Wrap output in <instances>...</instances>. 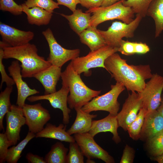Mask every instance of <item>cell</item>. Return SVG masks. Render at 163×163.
I'll list each match as a JSON object with an SVG mask.
<instances>
[{
    "label": "cell",
    "mask_w": 163,
    "mask_h": 163,
    "mask_svg": "<svg viewBox=\"0 0 163 163\" xmlns=\"http://www.w3.org/2000/svg\"><path fill=\"white\" fill-rule=\"evenodd\" d=\"M105 69L116 82L122 84L128 91L139 93L144 88L145 80L153 74L149 65H129L117 53L109 56L104 62Z\"/></svg>",
    "instance_id": "6da1fadb"
},
{
    "label": "cell",
    "mask_w": 163,
    "mask_h": 163,
    "mask_svg": "<svg viewBox=\"0 0 163 163\" xmlns=\"http://www.w3.org/2000/svg\"><path fill=\"white\" fill-rule=\"evenodd\" d=\"M0 34L2 41L8 46H16L29 43L34 36L30 31L21 30L9 25L0 23Z\"/></svg>",
    "instance_id": "2e32d148"
},
{
    "label": "cell",
    "mask_w": 163,
    "mask_h": 163,
    "mask_svg": "<svg viewBox=\"0 0 163 163\" xmlns=\"http://www.w3.org/2000/svg\"><path fill=\"white\" fill-rule=\"evenodd\" d=\"M61 88L54 93L43 95H32L27 99L30 102H34L41 100L48 101L54 108L60 109L62 112L63 123L68 124L70 121L69 114L71 110L67 107V98L69 92V88L62 85Z\"/></svg>",
    "instance_id": "4fadbf2b"
},
{
    "label": "cell",
    "mask_w": 163,
    "mask_h": 163,
    "mask_svg": "<svg viewBox=\"0 0 163 163\" xmlns=\"http://www.w3.org/2000/svg\"><path fill=\"white\" fill-rule=\"evenodd\" d=\"M110 88L111 90L107 93L93 98L81 109L89 113L93 111L102 110L117 115L120 106L117 98L125 88L122 84L117 82L114 85H111Z\"/></svg>",
    "instance_id": "8992f818"
},
{
    "label": "cell",
    "mask_w": 163,
    "mask_h": 163,
    "mask_svg": "<svg viewBox=\"0 0 163 163\" xmlns=\"http://www.w3.org/2000/svg\"><path fill=\"white\" fill-rule=\"evenodd\" d=\"M145 114V111L142 107L139 110L136 119L127 128L129 136L134 140L138 139L140 136Z\"/></svg>",
    "instance_id": "f546056e"
},
{
    "label": "cell",
    "mask_w": 163,
    "mask_h": 163,
    "mask_svg": "<svg viewBox=\"0 0 163 163\" xmlns=\"http://www.w3.org/2000/svg\"><path fill=\"white\" fill-rule=\"evenodd\" d=\"M22 110L29 131L35 134L41 131L51 118L49 111L40 103L25 104Z\"/></svg>",
    "instance_id": "8fae6325"
},
{
    "label": "cell",
    "mask_w": 163,
    "mask_h": 163,
    "mask_svg": "<svg viewBox=\"0 0 163 163\" xmlns=\"http://www.w3.org/2000/svg\"><path fill=\"white\" fill-rule=\"evenodd\" d=\"M148 147L154 156H157L163 153V131L149 139Z\"/></svg>",
    "instance_id": "1f68e13d"
},
{
    "label": "cell",
    "mask_w": 163,
    "mask_h": 163,
    "mask_svg": "<svg viewBox=\"0 0 163 163\" xmlns=\"http://www.w3.org/2000/svg\"><path fill=\"white\" fill-rule=\"evenodd\" d=\"M3 59V50L2 48L0 47V72L1 75V81L0 85L1 89L4 82L6 84L7 86H13L15 84L13 78L7 75L5 70V67L2 62Z\"/></svg>",
    "instance_id": "d590c367"
},
{
    "label": "cell",
    "mask_w": 163,
    "mask_h": 163,
    "mask_svg": "<svg viewBox=\"0 0 163 163\" xmlns=\"http://www.w3.org/2000/svg\"><path fill=\"white\" fill-rule=\"evenodd\" d=\"M59 5H63L74 11L76 9L77 5L80 4L79 0H56Z\"/></svg>",
    "instance_id": "ab89813d"
},
{
    "label": "cell",
    "mask_w": 163,
    "mask_h": 163,
    "mask_svg": "<svg viewBox=\"0 0 163 163\" xmlns=\"http://www.w3.org/2000/svg\"><path fill=\"white\" fill-rule=\"evenodd\" d=\"M13 90V86H7L0 93V130H4L3 121L4 117L11 109V105L10 96Z\"/></svg>",
    "instance_id": "f1b7e54d"
},
{
    "label": "cell",
    "mask_w": 163,
    "mask_h": 163,
    "mask_svg": "<svg viewBox=\"0 0 163 163\" xmlns=\"http://www.w3.org/2000/svg\"><path fill=\"white\" fill-rule=\"evenodd\" d=\"M149 46L145 43L131 42L122 40L118 52L126 56L135 54H145L150 51Z\"/></svg>",
    "instance_id": "484cf974"
},
{
    "label": "cell",
    "mask_w": 163,
    "mask_h": 163,
    "mask_svg": "<svg viewBox=\"0 0 163 163\" xmlns=\"http://www.w3.org/2000/svg\"><path fill=\"white\" fill-rule=\"evenodd\" d=\"M9 75L11 76L16 84L17 89L16 105L22 108L25 104L26 99L29 97L38 94L39 91L31 89L22 79L21 69L18 60L13 61L8 68Z\"/></svg>",
    "instance_id": "9a60e30c"
},
{
    "label": "cell",
    "mask_w": 163,
    "mask_h": 163,
    "mask_svg": "<svg viewBox=\"0 0 163 163\" xmlns=\"http://www.w3.org/2000/svg\"><path fill=\"white\" fill-rule=\"evenodd\" d=\"M76 112L75 119L67 132L70 135L76 133H88L92 126V119L96 114H91L83 110L81 108L75 109Z\"/></svg>",
    "instance_id": "7402d4cb"
},
{
    "label": "cell",
    "mask_w": 163,
    "mask_h": 163,
    "mask_svg": "<svg viewBox=\"0 0 163 163\" xmlns=\"http://www.w3.org/2000/svg\"><path fill=\"white\" fill-rule=\"evenodd\" d=\"M68 148L61 142L53 145L44 158L46 163H66Z\"/></svg>",
    "instance_id": "4316f807"
},
{
    "label": "cell",
    "mask_w": 163,
    "mask_h": 163,
    "mask_svg": "<svg viewBox=\"0 0 163 163\" xmlns=\"http://www.w3.org/2000/svg\"><path fill=\"white\" fill-rule=\"evenodd\" d=\"M142 107V101L138 93L131 91L125 100L121 110L116 115L119 126L127 131L128 126L135 120Z\"/></svg>",
    "instance_id": "7c38bea8"
},
{
    "label": "cell",
    "mask_w": 163,
    "mask_h": 163,
    "mask_svg": "<svg viewBox=\"0 0 163 163\" xmlns=\"http://www.w3.org/2000/svg\"><path fill=\"white\" fill-rule=\"evenodd\" d=\"M118 48L106 45L101 48L91 51L86 56L78 57L69 63L78 74L84 73L85 76L91 74L89 70L93 68L102 67L105 69L104 62L109 56L118 52Z\"/></svg>",
    "instance_id": "5b68a950"
},
{
    "label": "cell",
    "mask_w": 163,
    "mask_h": 163,
    "mask_svg": "<svg viewBox=\"0 0 163 163\" xmlns=\"http://www.w3.org/2000/svg\"><path fill=\"white\" fill-rule=\"evenodd\" d=\"M104 0H79L83 7L90 9L101 6Z\"/></svg>",
    "instance_id": "f35d334b"
},
{
    "label": "cell",
    "mask_w": 163,
    "mask_h": 163,
    "mask_svg": "<svg viewBox=\"0 0 163 163\" xmlns=\"http://www.w3.org/2000/svg\"><path fill=\"white\" fill-rule=\"evenodd\" d=\"M142 18L139 14H136L135 18L130 23L115 21L112 22L106 30L97 29L98 31L103 37L107 45L119 48L123 38H132L134 37V32Z\"/></svg>",
    "instance_id": "52a82bcc"
},
{
    "label": "cell",
    "mask_w": 163,
    "mask_h": 163,
    "mask_svg": "<svg viewBox=\"0 0 163 163\" xmlns=\"http://www.w3.org/2000/svg\"><path fill=\"white\" fill-rule=\"evenodd\" d=\"M121 0H104L101 5L102 7H106L113 5Z\"/></svg>",
    "instance_id": "b9f144b4"
},
{
    "label": "cell",
    "mask_w": 163,
    "mask_h": 163,
    "mask_svg": "<svg viewBox=\"0 0 163 163\" xmlns=\"http://www.w3.org/2000/svg\"><path fill=\"white\" fill-rule=\"evenodd\" d=\"M146 16L153 19L155 27V37H157L163 31V0H153L148 7Z\"/></svg>",
    "instance_id": "d4e9b609"
},
{
    "label": "cell",
    "mask_w": 163,
    "mask_h": 163,
    "mask_svg": "<svg viewBox=\"0 0 163 163\" xmlns=\"http://www.w3.org/2000/svg\"><path fill=\"white\" fill-rule=\"evenodd\" d=\"M135 152L133 149L126 145L125 146L120 163H132L133 162Z\"/></svg>",
    "instance_id": "74e56055"
},
{
    "label": "cell",
    "mask_w": 163,
    "mask_h": 163,
    "mask_svg": "<svg viewBox=\"0 0 163 163\" xmlns=\"http://www.w3.org/2000/svg\"><path fill=\"white\" fill-rule=\"evenodd\" d=\"M24 3L28 8L39 7L52 13L59 8L58 3L53 0H27Z\"/></svg>",
    "instance_id": "836d02e7"
},
{
    "label": "cell",
    "mask_w": 163,
    "mask_h": 163,
    "mask_svg": "<svg viewBox=\"0 0 163 163\" xmlns=\"http://www.w3.org/2000/svg\"><path fill=\"white\" fill-rule=\"evenodd\" d=\"M66 125L64 123H60L58 126L46 123L45 128L36 134L35 137L52 139L69 143L75 142L74 137L66 131Z\"/></svg>",
    "instance_id": "ffe728a7"
},
{
    "label": "cell",
    "mask_w": 163,
    "mask_h": 163,
    "mask_svg": "<svg viewBox=\"0 0 163 163\" xmlns=\"http://www.w3.org/2000/svg\"><path fill=\"white\" fill-rule=\"evenodd\" d=\"M78 36L81 43L87 46L91 51L107 45L96 27L90 26Z\"/></svg>",
    "instance_id": "cb8c5ba5"
},
{
    "label": "cell",
    "mask_w": 163,
    "mask_h": 163,
    "mask_svg": "<svg viewBox=\"0 0 163 163\" xmlns=\"http://www.w3.org/2000/svg\"><path fill=\"white\" fill-rule=\"evenodd\" d=\"M26 158L28 163H46L43 157L31 152H28L27 154Z\"/></svg>",
    "instance_id": "60d3db41"
},
{
    "label": "cell",
    "mask_w": 163,
    "mask_h": 163,
    "mask_svg": "<svg viewBox=\"0 0 163 163\" xmlns=\"http://www.w3.org/2000/svg\"><path fill=\"white\" fill-rule=\"evenodd\" d=\"M62 85L67 87L70 94L67 103L70 109L81 108L93 98L101 93V91H95L88 88L70 63L62 72Z\"/></svg>",
    "instance_id": "3957f363"
},
{
    "label": "cell",
    "mask_w": 163,
    "mask_h": 163,
    "mask_svg": "<svg viewBox=\"0 0 163 163\" xmlns=\"http://www.w3.org/2000/svg\"><path fill=\"white\" fill-rule=\"evenodd\" d=\"M0 10L15 15H20L23 12L21 5L18 4L13 0H0Z\"/></svg>",
    "instance_id": "e575fe53"
},
{
    "label": "cell",
    "mask_w": 163,
    "mask_h": 163,
    "mask_svg": "<svg viewBox=\"0 0 163 163\" xmlns=\"http://www.w3.org/2000/svg\"><path fill=\"white\" fill-rule=\"evenodd\" d=\"M2 48L3 59L13 58L21 62L23 78L33 77L35 74L51 65L44 57L38 55V50L34 44L28 43L20 46Z\"/></svg>",
    "instance_id": "7a4b0ae2"
},
{
    "label": "cell",
    "mask_w": 163,
    "mask_h": 163,
    "mask_svg": "<svg viewBox=\"0 0 163 163\" xmlns=\"http://www.w3.org/2000/svg\"><path fill=\"white\" fill-rule=\"evenodd\" d=\"M163 131V117L157 110L145 113L140 135L148 139Z\"/></svg>",
    "instance_id": "d6986e66"
},
{
    "label": "cell",
    "mask_w": 163,
    "mask_h": 163,
    "mask_svg": "<svg viewBox=\"0 0 163 163\" xmlns=\"http://www.w3.org/2000/svg\"><path fill=\"white\" fill-rule=\"evenodd\" d=\"M11 146L5 133H0V163L5 161L8 148Z\"/></svg>",
    "instance_id": "8d00e7d4"
},
{
    "label": "cell",
    "mask_w": 163,
    "mask_h": 163,
    "mask_svg": "<svg viewBox=\"0 0 163 163\" xmlns=\"http://www.w3.org/2000/svg\"><path fill=\"white\" fill-rule=\"evenodd\" d=\"M75 142L84 156L87 158L101 159L106 163L115 162L113 158L95 142L88 132L74 134Z\"/></svg>",
    "instance_id": "30bf717a"
},
{
    "label": "cell",
    "mask_w": 163,
    "mask_h": 163,
    "mask_svg": "<svg viewBox=\"0 0 163 163\" xmlns=\"http://www.w3.org/2000/svg\"><path fill=\"white\" fill-rule=\"evenodd\" d=\"M21 5L23 12L26 14L29 24L40 26L46 25L49 23L53 13L39 7L28 8L24 3Z\"/></svg>",
    "instance_id": "603a6c76"
},
{
    "label": "cell",
    "mask_w": 163,
    "mask_h": 163,
    "mask_svg": "<svg viewBox=\"0 0 163 163\" xmlns=\"http://www.w3.org/2000/svg\"><path fill=\"white\" fill-rule=\"evenodd\" d=\"M6 129L5 132L11 145H16L20 140L22 126L26 124L22 108L12 105L10 110L6 114Z\"/></svg>",
    "instance_id": "5bb4252c"
},
{
    "label": "cell",
    "mask_w": 163,
    "mask_h": 163,
    "mask_svg": "<svg viewBox=\"0 0 163 163\" xmlns=\"http://www.w3.org/2000/svg\"><path fill=\"white\" fill-rule=\"evenodd\" d=\"M155 160L159 163H163V153L161 155L156 156Z\"/></svg>",
    "instance_id": "ee69618b"
},
{
    "label": "cell",
    "mask_w": 163,
    "mask_h": 163,
    "mask_svg": "<svg viewBox=\"0 0 163 163\" xmlns=\"http://www.w3.org/2000/svg\"><path fill=\"white\" fill-rule=\"evenodd\" d=\"M119 127L116 115L109 113L102 119L93 120L91 126L88 133L94 137L99 133L110 132L113 135V140L117 144L121 141L117 132Z\"/></svg>",
    "instance_id": "e0dca14e"
},
{
    "label": "cell",
    "mask_w": 163,
    "mask_h": 163,
    "mask_svg": "<svg viewBox=\"0 0 163 163\" xmlns=\"http://www.w3.org/2000/svg\"><path fill=\"white\" fill-rule=\"evenodd\" d=\"M86 161V163H92L95 162L94 161L92 160V159L89 158H87Z\"/></svg>",
    "instance_id": "f6af8a7d"
},
{
    "label": "cell",
    "mask_w": 163,
    "mask_h": 163,
    "mask_svg": "<svg viewBox=\"0 0 163 163\" xmlns=\"http://www.w3.org/2000/svg\"><path fill=\"white\" fill-rule=\"evenodd\" d=\"M124 6L131 7L135 14L142 18L146 16L148 7L153 0H121Z\"/></svg>",
    "instance_id": "4dcf8cb0"
},
{
    "label": "cell",
    "mask_w": 163,
    "mask_h": 163,
    "mask_svg": "<svg viewBox=\"0 0 163 163\" xmlns=\"http://www.w3.org/2000/svg\"><path fill=\"white\" fill-rule=\"evenodd\" d=\"M35 136L36 134L29 131L24 139L17 145L8 149L5 161L8 163H17L21 157L22 152L27 145Z\"/></svg>",
    "instance_id": "83f0119b"
},
{
    "label": "cell",
    "mask_w": 163,
    "mask_h": 163,
    "mask_svg": "<svg viewBox=\"0 0 163 163\" xmlns=\"http://www.w3.org/2000/svg\"><path fill=\"white\" fill-rule=\"evenodd\" d=\"M49 45L50 53L47 60L51 65L61 68L67 62L79 56V49H66L58 43L50 28L42 32Z\"/></svg>",
    "instance_id": "ba28073f"
},
{
    "label": "cell",
    "mask_w": 163,
    "mask_h": 163,
    "mask_svg": "<svg viewBox=\"0 0 163 163\" xmlns=\"http://www.w3.org/2000/svg\"><path fill=\"white\" fill-rule=\"evenodd\" d=\"M91 13H84L81 9L78 8L71 15L60 14L69 21L72 29L78 35L91 26Z\"/></svg>",
    "instance_id": "44dd1931"
},
{
    "label": "cell",
    "mask_w": 163,
    "mask_h": 163,
    "mask_svg": "<svg viewBox=\"0 0 163 163\" xmlns=\"http://www.w3.org/2000/svg\"><path fill=\"white\" fill-rule=\"evenodd\" d=\"M157 110L163 117V94L161 95L160 104Z\"/></svg>",
    "instance_id": "7bdbcfd3"
},
{
    "label": "cell",
    "mask_w": 163,
    "mask_h": 163,
    "mask_svg": "<svg viewBox=\"0 0 163 163\" xmlns=\"http://www.w3.org/2000/svg\"><path fill=\"white\" fill-rule=\"evenodd\" d=\"M85 12L92 13L91 26L96 27L108 21L118 19L129 24L134 19L135 13L131 8L123 5L121 0L109 6L89 9Z\"/></svg>",
    "instance_id": "277c9868"
},
{
    "label": "cell",
    "mask_w": 163,
    "mask_h": 163,
    "mask_svg": "<svg viewBox=\"0 0 163 163\" xmlns=\"http://www.w3.org/2000/svg\"><path fill=\"white\" fill-rule=\"evenodd\" d=\"M61 68L51 65L35 74L33 77L41 84L44 89V94L56 91V86L62 74Z\"/></svg>",
    "instance_id": "ac0fdd59"
},
{
    "label": "cell",
    "mask_w": 163,
    "mask_h": 163,
    "mask_svg": "<svg viewBox=\"0 0 163 163\" xmlns=\"http://www.w3.org/2000/svg\"><path fill=\"white\" fill-rule=\"evenodd\" d=\"M163 91V77L157 73L153 74L144 88L138 93L145 113L157 110L160 104Z\"/></svg>",
    "instance_id": "9c48e42d"
},
{
    "label": "cell",
    "mask_w": 163,
    "mask_h": 163,
    "mask_svg": "<svg viewBox=\"0 0 163 163\" xmlns=\"http://www.w3.org/2000/svg\"><path fill=\"white\" fill-rule=\"evenodd\" d=\"M75 142L69 143V151L67 154L66 163H83L84 155Z\"/></svg>",
    "instance_id": "d6a6232c"
}]
</instances>
